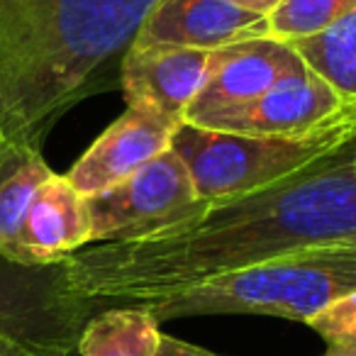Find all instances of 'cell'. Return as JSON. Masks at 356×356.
I'll list each match as a JSON object with an SVG mask.
<instances>
[{
    "label": "cell",
    "mask_w": 356,
    "mask_h": 356,
    "mask_svg": "<svg viewBox=\"0 0 356 356\" xmlns=\"http://www.w3.org/2000/svg\"><path fill=\"white\" fill-rule=\"evenodd\" d=\"M327 244H356V139L281 184L205 203L156 234L81 249L64 259V278L93 317Z\"/></svg>",
    "instance_id": "6da1fadb"
},
{
    "label": "cell",
    "mask_w": 356,
    "mask_h": 356,
    "mask_svg": "<svg viewBox=\"0 0 356 356\" xmlns=\"http://www.w3.org/2000/svg\"><path fill=\"white\" fill-rule=\"evenodd\" d=\"M159 0H0V147L42 154L54 124L120 86Z\"/></svg>",
    "instance_id": "7a4b0ae2"
},
{
    "label": "cell",
    "mask_w": 356,
    "mask_h": 356,
    "mask_svg": "<svg viewBox=\"0 0 356 356\" xmlns=\"http://www.w3.org/2000/svg\"><path fill=\"white\" fill-rule=\"evenodd\" d=\"M354 291L356 244H327L215 276L137 307L149 310L156 322L195 315H268L307 325Z\"/></svg>",
    "instance_id": "3957f363"
},
{
    "label": "cell",
    "mask_w": 356,
    "mask_h": 356,
    "mask_svg": "<svg viewBox=\"0 0 356 356\" xmlns=\"http://www.w3.org/2000/svg\"><path fill=\"white\" fill-rule=\"evenodd\" d=\"M356 139V115L300 137H254L181 122L171 152L186 163L203 203L239 198L315 166Z\"/></svg>",
    "instance_id": "277c9868"
},
{
    "label": "cell",
    "mask_w": 356,
    "mask_h": 356,
    "mask_svg": "<svg viewBox=\"0 0 356 356\" xmlns=\"http://www.w3.org/2000/svg\"><path fill=\"white\" fill-rule=\"evenodd\" d=\"M86 200L90 244L149 237L205 208L186 163L171 149L137 168L122 184Z\"/></svg>",
    "instance_id": "5b68a950"
},
{
    "label": "cell",
    "mask_w": 356,
    "mask_h": 356,
    "mask_svg": "<svg viewBox=\"0 0 356 356\" xmlns=\"http://www.w3.org/2000/svg\"><path fill=\"white\" fill-rule=\"evenodd\" d=\"M88 320L66 288L64 261L25 266L0 254V337L76 349Z\"/></svg>",
    "instance_id": "8992f818"
},
{
    "label": "cell",
    "mask_w": 356,
    "mask_h": 356,
    "mask_svg": "<svg viewBox=\"0 0 356 356\" xmlns=\"http://www.w3.org/2000/svg\"><path fill=\"white\" fill-rule=\"evenodd\" d=\"M351 115H356L354 105H346L320 76L302 69L249 103L208 115L195 127L254 137H300L332 127Z\"/></svg>",
    "instance_id": "52a82bcc"
},
{
    "label": "cell",
    "mask_w": 356,
    "mask_h": 356,
    "mask_svg": "<svg viewBox=\"0 0 356 356\" xmlns=\"http://www.w3.org/2000/svg\"><path fill=\"white\" fill-rule=\"evenodd\" d=\"M302 69L305 64L300 56L286 42L273 37H254L215 49L208 79L191 103L184 122L195 124L213 113L249 103Z\"/></svg>",
    "instance_id": "ba28073f"
},
{
    "label": "cell",
    "mask_w": 356,
    "mask_h": 356,
    "mask_svg": "<svg viewBox=\"0 0 356 356\" xmlns=\"http://www.w3.org/2000/svg\"><path fill=\"white\" fill-rule=\"evenodd\" d=\"M176 120L149 108H127L66 173L74 188L86 198L122 184L137 168L171 149Z\"/></svg>",
    "instance_id": "9c48e42d"
},
{
    "label": "cell",
    "mask_w": 356,
    "mask_h": 356,
    "mask_svg": "<svg viewBox=\"0 0 356 356\" xmlns=\"http://www.w3.org/2000/svg\"><path fill=\"white\" fill-rule=\"evenodd\" d=\"M213 51L188 47H129L120 69V88L127 108H149L184 122L191 103L208 79Z\"/></svg>",
    "instance_id": "30bf717a"
},
{
    "label": "cell",
    "mask_w": 356,
    "mask_h": 356,
    "mask_svg": "<svg viewBox=\"0 0 356 356\" xmlns=\"http://www.w3.org/2000/svg\"><path fill=\"white\" fill-rule=\"evenodd\" d=\"M254 37H268V17L229 0H159L134 47L171 44L215 51Z\"/></svg>",
    "instance_id": "8fae6325"
},
{
    "label": "cell",
    "mask_w": 356,
    "mask_h": 356,
    "mask_svg": "<svg viewBox=\"0 0 356 356\" xmlns=\"http://www.w3.org/2000/svg\"><path fill=\"white\" fill-rule=\"evenodd\" d=\"M90 247L88 200L74 188L66 173H51L37 188L20 232V259L25 266L61 264Z\"/></svg>",
    "instance_id": "7c38bea8"
},
{
    "label": "cell",
    "mask_w": 356,
    "mask_h": 356,
    "mask_svg": "<svg viewBox=\"0 0 356 356\" xmlns=\"http://www.w3.org/2000/svg\"><path fill=\"white\" fill-rule=\"evenodd\" d=\"M161 330L156 317L137 305L105 307L83 325L79 356H154Z\"/></svg>",
    "instance_id": "4fadbf2b"
},
{
    "label": "cell",
    "mask_w": 356,
    "mask_h": 356,
    "mask_svg": "<svg viewBox=\"0 0 356 356\" xmlns=\"http://www.w3.org/2000/svg\"><path fill=\"white\" fill-rule=\"evenodd\" d=\"M305 69L320 76L346 105L356 108V8L305 40L291 42Z\"/></svg>",
    "instance_id": "5bb4252c"
},
{
    "label": "cell",
    "mask_w": 356,
    "mask_h": 356,
    "mask_svg": "<svg viewBox=\"0 0 356 356\" xmlns=\"http://www.w3.org/2000/svg\"><path fill=\"white\" fill-rule=\"evenodd\" d=\"M42 154L22 159L8 176L0 178V254L10 261L20 259V232L37 188L51 176ZM20 264V261H17Z\"/></svg>",
    "instance_id": "9a60e30c"
},
{
    "label": "cell",
    "mask_w": 356,
    "mask_h": 356,
    "mask_svg": "<svg viewBox=\"0 0 356 356\" xmlns=\"http://www.w3.org/2000/svg\"><path fill=\"white\" fill-rule=\"evenodd\" d=\"M354 8L356 0H281L268 15V37L286 44L305 40L334 25Z\"/></svg>",
    "instance_id": "2e32d148"
},
{
    "label": "cell",
    "mask_w": 356,
    "mask_h": 356,
    "mask_svg": "<svg viewBox=\"0 0 356 356\" xmlns=\"http://www.w3.org/2000/svg\"><path fill=\"white\" fill-rule=\"evenodd\" d=\"M307 327L325 339L327 356H356V291L317 312Z\"/></svg>",
    "instance_id": "e0dca14e"
},
{
    "label": "cell",
    "mask_w": 356,
    "mask_h": 356,
    "mask_svg": "<svg viewBox=\"0 0 356 356\" xmlns=\"http://www.w3.org/2000/svg\"><path fill=\"white\" fill-rule=\"evenodd\" d=\"M76 349L66 346H44V344H30V341H17L0 337V356H71Z\"/></svg>",
    "instance_id": "ac0fdd59"
},
{
    "label": "cell",
    "mask_w": 356,
    "mask_h": 356,
    "mask_svg": "<svg viewBox=\"0 0 356 356\" xmlns=\"http://www.w3.org/2000/svg\"><path fill=\"white\" fill-rule=\"evenodd\" d=\"M154 356H220V354L200 349V346L188 344V341H184V339H176V337H171V334H161L159 349Z\"/></svg>",
    "instance_id": "d6986e66"
},
{
    "label": "cell",
    "mask_w": 356,
    "mask_h": 356,
    "mask_svg": "<svg viewBox=\"0 0 356 356\" xmlns=\"http://www.w3.org/2000/svg\"><path fill=\"white\" fill-rule=\"evenodd\" d=\"M229 3H234V6L244 8V10H249V13H257V15H264V17H268L281 6V0H229Z\"/></svg>",
    "instance_id": "ffe728a7"
},
{
    "label": "cell",
    "mask_w": 356,
    "mask_h": 356,
    "mask_svg": "<svg viewBox=\"0 0 356 356\" xmlns=\"http://www.w3.org/2000/svg\"><path fill=\"white\" fill-rule=\"evenodd\" d=\"M25 159H27V156H25ZM20 161H22V159L13 156L10 152H6V149L0 147V178H3V176H8V173H10L13 168H15Z\"/></svg>",
    "instance_id": "44dd1931"
}]
</instances>
